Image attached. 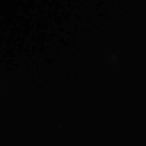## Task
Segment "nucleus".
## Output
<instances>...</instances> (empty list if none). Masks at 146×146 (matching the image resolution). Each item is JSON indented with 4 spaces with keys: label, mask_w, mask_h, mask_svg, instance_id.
<instances>
[]
</instances>
